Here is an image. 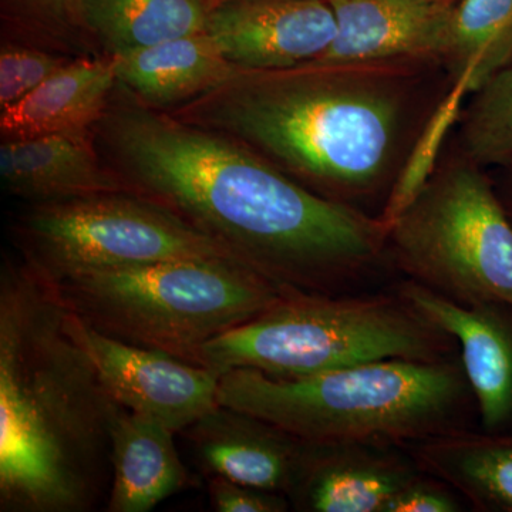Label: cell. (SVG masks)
<instances>
[{
	"label": "cell",
	"mask_w": 512,
	"mask_h": 512,
	"mask_svg": "<svg viewBox=\"0 0 512 512\" xmlns=\"http://www.w3.org/2000/svg\"><path fill=\"white\" fill-rule=\"evenodd\" d=\"M93 140L128 192L167 208L285 296L376 292L402 279L382 218L319 197L224 134L116 83Z\"/></svg>",
	"instance_id": "6da1fadb"
},
{
	"label": "cell",
	"mask_w": 512,
	"mask_h": 512,
	"mask_svg": "<svg viewBox=\"0 0 512 512\" xmlns=\"http://www.w3.org/2000/svg\"><path fill=\"white\" fill-rule=\"evenodd\" d=\"M467 92L436 60L235 69L167 111L224 134L326 200L382 218L417 160L430 161Z\"/></svg>",
	"instance_id": "7a4b0ae2"
},
{
	"label": "cell",
	"mask_w": 512,
	"mask_h": 512,
	"mask_svg": "<svg viewBox=\"0 0 512 512\" xmlns=\"http://www.w3.org/2000/svg\"><path fill=\"white\" fill-rule=\"evenodd\" d=\"M116 402L52 281L25 259L0 274V511L87 512L111 481Z\"/></svg>",
	"instance_id": "3957f363"
},
{
	"label": "cell",
	"mask_w": 512,
	"mask_h": 512,
	"mask_svg": "<svg viewBox=\"0 0 512 512\" xmlns=\"http://www.w3.org/2000/svg\"><path fill=\"white\" fill-rule=\"evenodd\" d=\"M218 404L309 441L407 444L478 429L476 397L460 357L377 360L299 379L231 369L220 376Z\"/></svg>",
	"instance_id": "277c9868"
},
{
	"label": "cell",
	"mask_w": 512,
	"mask_h": 512,
	"mask_svg": "<svg viewBox=\"0 0 512 512\" xmlns=\"http://www.w3.org/2000/svg\"><path fill=\"white\" fill-rule=\"evenodd\" d=\"M457 340L394 284L356 295H299L210 340L191 363L218 375L254 369L276 379L322 375L377 360L446 362Z\"/></svg>",
	"instance_id": "5b68a950"
},
{
	"label": "cell",
	"mask_w": 512,
	"mask_h": 512,
	"mask_svg": "<svg viewBox=\"0 0 512 512\" xmlns=\"http://www.w3.org/2000/svg\"><path fill=\"white\" fill-rule=\"evenodd\" d=\"M49 281L92 328L187 362L205 343L291 298L247 266L224 259L96 269Z\"/></svg>",
	"instance_id": "8992f818"
},
{
	"label": "cell",
	"mask_w": 512,
	"mask_h": 512,
	"mask_svg": "<svg viewBox=\"0 0 512 512\" xmlns=\"http://www.w3.org/2000/svg\"><path fill=\"white\" fill-rule=\"evenodd\" d=\"M387 245L402 279L447 301L512 305V222L491 175L453 150L390 222Z\"/></svg>",
	"instance_id": "52a82bcc"
},
{
	"label": "cell",
	"mask_w": 512,
	"mask_h": 512,
	"mask_svg": "<svg viewBox=\"0 0 512 512\" xmlns=\"http://www.w3.org/2000/svg\"><path fill=\"white\" fill-rule=\"evenodd\" d=\"M12 232L20 258L49 279L177 259L238 262L174 212L126 191L28 204Z\"/></svg>",
	"instance_id": "ba28073f"
},
{
	"label": "cell",
	"mask_w": 512,
	"mask_h": 512,
	"mask_svg": "<svg viewBox=\"0 0 512 512\" xmlns=\"http://www.w3.org/2000/svg\"><path fill=\"white\" fill-rule=\"evenodd\" d=\"M70 319L104 389L124 409L160 421L174 433H183L218 406L221 375L214 370L111 338L72 311Z\"/></svg>",
	"instance_id": "9c48e42d"
},
{
	"label": "cell",
	"mask_w": 512,
	"mask_h": 512,
	"mask_svg": "<svg viewBox=\"0 0 512 512\" xmlns=\"http://www.w3.org/2000/svg\"><path fill=\"white\" fill-rule=\"evenodd\" d=\"M207 33L238 69H285L318 60L336 19L328 0H220Z\"/></svg>",
	"instance_id": "30bf717a"
},
{
	"label": "cell",
	"mask_w": 512,
	"mask_h": 512,
	"mask_svg": "<svg viewBox=\"0 0 512 512\" xmlns=\"http://www.w3.org/2000/svg\"><path fill=\"white\" fill-rule=\"evenodd\" d=\"M420 471L403 444L306 440L288 500L299 512H383Z\"/></svg>",
	"instance_id": "8fae6325"
},
{
	"label": "cell",
	"mask_w": 512,
	"mask_h": 512,
	"mask_svg": "<svg viewBox=\"0 0 512 512\" xmlns=\"http://www.w3.org/2000/svg\"><path fill=\"white\" fill-rule=\"evenodd\" d=\"M397 286L457 340L464 373L476 397L478 430L512 433L511 303L461 306L409 279H400Z\"/></svg>",
	"instance_id": "7c38bea8"
},
{
	"label": "cell",
	"mask_w": 512,
	"mask_h": 512,
	"mask_svg": "<svg viewBox=\"0 0 512 512\" xmlns=\"http://www.w3.org/2000/svg\"><path fill=\"white\" fill-rule=\"evenodd\" d=\"M336 37L316 62L436 60L446 66L458 0H328Z\"/></svg>",
	"instance_id": "4fadbf2b"
},
{
	"label": "cell",
	"mask_w": 512,
	"mask_h": 512,
	"mask_svg": "<svg viewBox=\"0 0 512 512\" xmlns=\"http://www.w3.org/2000/svg\"><path fill=\"white\" fill-rule=\"evenodd\" d=\"M202 470L288 497L306 440L254 414L222 406L183 431Z\"/></svg>",
	"instance_id": "5bb4252c"
},
{
	"label": "cell",
	"mask_w": 512,
	"mask_h": 512,
	"mask_svg": "<svg viewBox=\"0 0 512 512\" xmlns=\"http://www.w3.org/2000/svg\"><path fill=\"white\" fill-rule=\"evenodd\" d=\"M0 177L6 192L26 204L128 192L101 158L93 133L2 141Z\"/></svg>",
	"instance_id": "9a60e30c"
},
{
	"label": "cell",
	"mask_w": 512,
	"mask_h": 512,
	"mask_svg": "<svg viewBox=\"0 0 512 512\" xmlns=\"http://www.w3.org/2000/svg\"><path fill=\"white\" fill-rule=\"evenodd\" d=\"M116 83L113 60L76 57L28 96L0 111L2 141L92 133Z\"/></svg>",
	"instance_id": "2e32d148"
},
{
	"label": "cell",
	"mask_w": 512,
	"mask_h": 512,
	"mask_svg": "<svg viewBox=\"0 0 512 512\" xmlns=\"http://www.w3.org/2000/svg\"><path fill=\"white\" fill-rule=\"evenodd\" d=\"M173 430L114 407L110 424L111 481L107 511L147 512L188 483Z\"/></svg>",
	"instance_id": "e0dca14e"
},
{
	"label": "cell",
	"mask_w": 512,
	"mask_h": 512,
	"mask_svg": "<svg viewBox=\"0 0 512 512\" xmlns=\"http://www.w3.org/2000/svg\"><path fill=\"white\" fill-rule=\"evenodd\" d=\"M117 83L151 109L170 111L220 86L237 67L207 32L113 57Z\"/></svg>",
	"instance_id": "ac0fdd59"
},
{
	"label": "cell",
	"mask_w": 512,
	"mask_h": 512,
	"mask_svg": "<svg viewBox=\"0 0 512 512\" xmlns=\"http://www.w3.org/2000/svg\"><path fill=\"white\" fill-rule=\"evenodd\" d=\"M220 0H74L72 18L90 37V55L113 57L207 32Z\"/></svg>",
	"instance_id": "d6986e66"
},
{
	"label": "cell",
	"mask_w": 512,
	"mask_h": 512,
	"mask_svg": "<svg viewBox=\"0 0 512 512\" xmlns=\"http://www.w3.org/2000/svg\"><path fill=\"white\" fill-rule=\"evenodd\" d=\"M403 446L421 471L453 485L470 511L512 512V433L466 430Z\"/></svg>",
	"instance_id": "ffe728a7"
},
{
	"label": "cell",
	"mask_w": 512,
	"mask_h": 512,
	"mask_svg": "<svg viewBox=\"0 0 512 512\" xmlns=\"http://www.w3.org/2000/svg\"><path fill=\"white\" fill-rule=\"evenodd\" d=\"M512 60V0H458L446 67L471 94Z\"/></svg>",
	"instance_id": "44dd1931"
},
{
	"label": "cell",
	"mask_w": 512,
	"mask_h": 512,
	"mask_svg": "<svg viewBox=\"0 0 512 512\" xmlns=\"http://www.w3.org/2000/svg\"><path fill=\"white\" fill-rule=\"evenodd\" d=\"M451 150L478 167L512 164V60L471 93Z\"/></svg>",
	"instance_id": "7402d4cb"
},
{
	"label": "cell",
	"mask_w": 512,
	"mask_h": 512,
	"mask_svg": "<svg viewBox=\"0 0 512 512\" xmlns=\"http://www.w3.org/2000/svg\"><path fill=\"white\" fill-rule=\"evenodd\" d=\"M74 56L3 40L0 49V111L18 103Z\"/></svg>",
	"instance_id": "603a6c76"
},
{
	"label": "cell",
	"mask_w": 512,
	"mask_h": 512,
	"mask_svg": "<svg viewBox=\"0 0 512 512\" xmlns=\"http://www.w3.org/2000/svg\"><path fill=\"white\" fill-rule=\"evenodd\" d=\"M74 0H19L26 25L15 42L74 57L83 56L69 29ZM12 42V40H10Z\"/></svg>",
	"instance_id": "cb8c5ba5"
},
{
	"label": "cell",
	"mask_w": 512,
	"mask_h": 512,
	"mask_svg": "<svg viewBox=\"0 0 512 512\" xmlns=\"http://www.w3.org/2000/svg\"><path fill=\"white\" fill-rule=\"evenodd\" d=\"M463 511H470V505L453 485L420 471L399 493L390 498L383 512Z\"/></svg>",
	"instance_id": "d4e9b609"
},
{
	"label": "cell",
	"mask_w": 512,
	"mask_h": 512,
	"mask_svg": "<svg viewBox=\"0 0 512 512\" xmlns=\"http://www.w3.org/2000/svg\"><path fill=\"white\" fill-rule=\"evenodd\" d=\"M208 494L215 511L220 512H286L291 503L285 494L261 490L224 477L208 478Z\"/></svg>",
	"instance_id": "484cf974"
},
{
	"label": "cell",
	"mask_w": 512,
	"mask_h": 512,
	"mask_svg": "<svg viewBox=\"0 0 512 512\" xmlns=\"http://www.w3.org/2000/svg\"><path fill=\"white\" fill-rule=\"evenodd\" d=\"M497 175H491L498 198L503 202L504 210L512 222V164L498 168Z\"/></svg>",
	"instance_id": "4316f807"
}]
</instances>
